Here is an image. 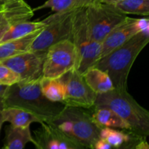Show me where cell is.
I'll return each mask as SVG.
<instances>
[{"mask_svg":"<svg viewBox=\"0 0 149 149\" xmlns=\"http://www.w3.org/2000/svg\"><path fill=\"white\" fill-rule=\"evenodd\" d=\"M41 78L33 81L20 80L8 87L3 98L4 107L24 109L39 117L44 123L56 117L65 105L50 101L45 97L41 90Z\"/></svg>","mask_w":149,"mask_h":149,"instance_id":"1","label":"cell"},{"mask_svg":"<svg viewBox=\"0 0 149 149\" xmlns=\"http://www.w3.org/2000/svg\"><path fill=\"white\" fill-rule=\"evenodd\" d=\"M149 42V29L139 32L121 46L100 58L92 67L106 72L114 89L127 90V79L134 62Z\"/></svg>","mask_w":149,"mask_h":149,"instance_id":"2","label":"cell"},{"mask_svg":"<svg viewBox=\"0 0 149 149\" xmlns=\"http://www.w3.org/2000/svg\"><path fill=\"white\" fill-rule=\"evenodd\" d=\"M46 123L72 142L90 149L99 139L101 129L93 121L91 113L74 106H65L59 115Z\"/></svg>","mask_w":149,"mask_h":149,"instance_id":"3","label":"cell"},{"mask_svg":"<svg viewBox=\"0 0 149 149\" xmlns=\"http://www.w3.org/2000/svg\"><path fill=\"white\" fill-rule=\"evenodd\" d=\"M94 106H103L113 111L130 125L131 133L141 138L148 136L149 112L135 100L127 90L113 89L97 95Z\"/></svg>","mask_w":149,"mask_h":149,"instance_id":"4","label":"cell"},{"mask_svg":"<svg viewBox=\"0 0 149 149\" xmlns=\"http://www.w3.org/2000/svg\"><path fill=\"white\" fill-rule=\"evenodd\" d=\"M76 47L77 63L76 69L81 74L93 66L99 60L101 43L95 41L89 31L85 8L74 11L72 19V39Z\"/></svg>","mask_w":149,"mask_h":149,"instance_id":"5","label":"cell"},{"mask_svg":"<svg viewBox=\"0 0 149 149\" xmlns=\"http://www.w3.org/2000/svg\"><path fill=\"white\" fill-rule=\"evenodd\" d=\"M74 11L55 13L44 19L47 26L35 38L29 51L46 52L51 46L58 42L71 40Z\"/></svg>","mask_w":149,"mask_h":149,"instance_id":"6","label":"cell"},{"mask_svg":"<svg viewBox=\"0 0 149 149\" xmlns=\"http://www.w3.org/2000/svg\"><path fill=\"white\" fill-rule=\"evenodd\" d=\"M85 15L92 38L100 43L127 16L111 4L100 1L85 8Z\"/></svg>","mask_w":149,"mask_h":149,"instance_id":"7","label":"cell"},{"mask_svg":"<svg viewBox=\"0 0 149 149\" xmlns=\"http://www.w3.org/2000/svg\"><path fill=\"white\" fill-rule=\"evenodd\" d=\"M77 63L76 47L71 40H64L51 46L47 50L43 64L42 77L60 79Z\"/></svg>","mask_w":149,"mask_h":149,"instance_id":"8","label":"cell"},{"mask_svg":"<svg viewBox=\"0 0 149 149\" xmlns=\"http://www.w3.org/2000/svg\"><path fill=\"white\" fill-rule=\"evenodd\" d=\"M60 79L65 88L63 104L85 109L93 108L97 95L90 88L82 74L75 68Z\"/></svg>","mask_w":149,"mask_h":149,"instance_id":"9","label":"cell"},{"mask_svg":"<svg viewBox=\"0 0 149 149\" xmlns=\"http://www.w3.org/2000/svg\"><path fill=\"white\" fill-rule=\"evenodd\" d=\"M147 29H149L148 17L140 19L127 16L126 18L118 24L101 42L100 58L127 42L137 33Z\"/></svg>","mask_w":149,"mask_h":149,"instance_id":"10","label":"cell"},{"mask_svg":"<svg viewBox=\"0 0 149 149\" xmlns=\"http://www.w3.org/2000/svg\"><path fill=\"white\" fill-rule=\"evenodd\" d=\"M46 52L26 51L10 57L0 63L20 77L23 81H33L42 77L43 64Z\"/></svg>","mask_w":149,"mask_h":149,"instance_id":"11","label":"cell"},{"mask_svg":"<svg viewBox=\"0 0 149 149\" xmlns=\"http://www.w3.org/2000/svg\"><path fill=\"white\" fill-rule=\"evenodd\" d=\"M33 15V9L24 0H14L0 6V39L12 26L30 20Z\"/></svg>","mask_w":149,"mask_h":149,"instance_id":"12","label":"cell"},{"mask_svg":"<svg viewBox=\"0 0 149 149\" xmlns=\"http://www.w3.org/2000/svg\"><path fill=\"white\" fill-rule=\"evenodd\" d=\"M91 113L93 122L100 128H118L123 130L130 131V125L113 111L103 106H94Z\"/></svg>","mask_w":149,"mask_h":149,"instance_id":"13","label":"cell"},{"mask_svg":"<svg viewBox=\"0 0 149 149\" xmlns=\"http://www.w3.org/2000/svg\"><path fill=\"white\" fill-rule=\"evenodd\" d=\"M84 80L96 95L103 94L113 90V84L106 72L95 67H90L83 74Z\"/></svg>","mask_w":149,"mask_h":149,"instance_id":"14","label":"cell"},{"mask_svg":"<svg viewBox=\"0 0 149 149\" xmlns=\"http://www.w3.org/2000/svg\"><path fill=\"white\" fill-rule=\"evenodd\" d=\"M4 122L17 127H29L31 124L44 123L39 117L31 112L17 107H4L2 111Z\"/></svg>","mask_w":149,"mask_h":149,"instance_id":"15","label":"cell"},{"mask_svg":"<svg viewBox=\"0 0 149 149\" xmlns=\"http://www.w3.org/2000/svg\"><path fill=\"white\" fill-rule=\"evenodd\" d=\"M42 30L33 32L20 39H13L0 44V61L29 51L31 43Z\"/></svg>","mask_w":149,"mask_h":149,"instance_id":"16","label":"cell"},{"mask_svg":"<svg viewBox=\"0 0 149 149\" xmlns=\"http://www.w3.org/2000/svg\"><path fill=\"white\" fill-rule=\"evenodd\" d=\"M28 143H33V138L29 127H17L12 125L5 130V149H23Z\"/></svg>","mask_w":149,"mask_h":149,"instance_id":"17","label":"cell"},{"mask_svg":"<svg viewBox=\"0 0 149 149\" xmlns=\"http://www.w3.org/2000/svg\"><path fill=\"white\" fill-rule=\"evenodd\" d=\"M46 26L47 23L44 20L30 21L29 20L19 22L12 26L9 29V30L4 33V36L0 39V44L7 42V41L24 37L30 33L42 30Z\"/></svg>","mask_w":149,"mask_h":149,"instance_id":"18","label":"cell"},{"mask_svg":"<svg viewBox=\"0 0 149 149\" xmlns=\"http://www.w3.org/2000/svg\"><path fill=\"white\" fill-rule=\"evenodd\" d=\"M98 1L100 0H47L42 5L33 9V10L34 12L42 9L49 8L55 13L72 11L87 8Z\"/></svg>","mask_w":149,"mask_h":149,"instance_id":"19","label":"cell"},{"mask_svg":"<svg viewBox=\"0 0 149 149\" xmlns=\"http://www.w3.org/2000/svg\"><path fill=\"white\" fill-rule=\"evenodd\" d=\"M40 85L42 94L48 100L58 103L63 102L65 88L61 79H49L42 77L40 79Z\"/></svg>","mask_w":149,"mask_h":149,"instance_id":"20","label":"cell"},{"mask_svg":"<svg viewBox=\"0 0 149 149\" xmlns=\"http://www.w3.org/2000/svg\"><path fill=\"white\" fill-rule=\"evenodd\" d=\"M111 5L127 15L132 14L146 17L149 15V0H122Z\"/></svg>","mask_w":149,"mask_h":149,"instance_id":"21","label":"cell"},{"mask_svg":"<svg viewBox=\"0 0 149 149\" xmlns=\"http://www.w3.org/2000/svg\"><path fill=\"white\" fill-rule=\"evenodd\" d=\"M134 134L130 132L118 130L114 128L103 127L99 132V138L106 141L113 148H117L132 138Z\"/></svg>","mask_w":149,"mask_h":149,"instance_id":"22","label":"cell"},{"mask_svg":"<svg viewBox=\"0 0 149 149\" xmlns=\"http://www.w3.org/2000/svg\"><path fill=\"white\" fill-rule=\"evenodd\" d=\"M20 81L18 74L0 63V85L10 87Z\"/></svg>","mask_w":149,"mask_h":149,"instance_id":"23","label":"cell"},{"mask_svg":"<svg viewBox=\"0 0 149 149\" xmlns=\"http://www.w3.org/2000/svg\"><path fill=\"white\" fill-rule=\"evenodd\" d=\"M141 138H141V137H138L137 135H133V136L132 137V138L129 141L125 143H123L122 146L117 147V148H112L111 149H136L135 148L136 144L138 143V142Z\"/></svg>","mask_w":149,"mask_h":149,"instance_id":"24","label":"cell"},{"mask_svg":"<svg viewBox=\"0 0 149 149\" xmlns=\"http://www.w3.org/2000/svg\"><path fill=\"white\" fill-rule=\"evenodd\" d=\"M113 147L103 139H97L93 145V149H111Z\"/></svg>","mask_w":149,"mask_h":149,"instance_id":"25","label":"cell"},{"mask_svg":"<svg viewBox=\"0 0 149 149\" xmlns=\"http://www.w3.org/2000/svg\"><path fill=\"white\" fill-rule=\"evenodd\" d=\"M136 149H149L148 142L146 141V138H141L135 146Z\"/></svg>","mask_w":149,"mask_h":149,"instance_id":"26","label":"cell"},{"mask_svg":"<svg viewBox=\"0 0 149 149\" xmlns=\"http://www.w3.org/2000/svg\"><path fill=\"white\" fill-rule=\"evenodd\" d=\"M4 108V103L3 98H0V131H1V126L4 123V119L2 116V111Z\"/></svg>","mask_w":149,"mask_h":149,"instance_id":"27","label":"cell"},{"mask_svg":"<svg viewBox=\"0 0 149 149\" xmlns=\"http://www.w3.org/2000/svg\"><path fill=\"white\" fill-rule=\"evenodd\" d=\"M7 88H8L7 86L0 85V98H4L6 92H7Z\"/></svg>","mask_w":149,"mask_h":149,"instance_id":"28","label":"cell"},{"mask_svg":"<svg viewBox=\"0 0 149 149\" xmlns=\"http://www.w3.org/2000/svg\"><path fill=\"white\" fill-rule=\"evenodd\" d=\"M122 1V0H100V2L105 3V4H114V3L118 2V1Z\"/></svg>","mask_w":149,"mask_h":149,"instance_id":"29","label":"cell"},{"mask_svg":"<svg viewBox=\"0 0 149 149\" xmlns=\"http://www.w3.org/2000/svg\"><path fill=\"white\" fill-rule=\"evenodd\" d=\"M14 0H0V6L3 5V4H5L7 3L10 2V1H13Z\"/></svg>","mask_w":149,"mask_h":149,"instance_id":"30","label":"cell"},{"mask_svg":"<svg viewBox=\"0 0 149 149\" xmlns=\"http://www.w3.org/2000/svg\"><path fill=\"white\" fill-rule=\"evenodd\" d=\"M71 149H86L85 148H80V147H75V148H71Z\"/></svg>","mask_w":149,"mask_h":149,"instance_id":"31","label":"cell"},{"mask_svg":"<svg viewBox=\"0 0 149 149\" xmlns=\"http://www.w3.org/2000/svg\"><path fill=\"white\" fill-rule=\"evenodd\" d=\"M1 149H5V148H4H4H2Z\"/></svg>","mask_w":149,"mask_h":149,"instance_id":"32","label":"cell"},{"mask_svg":"<svg viewBox=\"0 0 149 149\" xmlns=\"http://www.w3.org/2000/svg\"><path fill=\"white\" fill-rule=\"evenodd\" d=\"M86 149H90V148H86Z\"/></svg>","mask_w":149,"mask_h":149,"instance_id":"33","label":"cell"}]
</instances>
